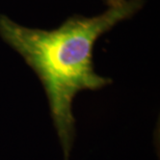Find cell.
<instances>
[{
  "instance_id": "1",
  "label": "cell",
  "mask_w": 160,
  "mask_h": 160,
  "mask_svg": "<svg viewBox=\"0 0 160 160\" xmlns=\"http://www.w3.org/2000/svg\"><path fill=\"white\" fill-rule=\"evenodd\" d=\"M145 4L146 0H121L95 16H70L53 29L25 26L0 12V39L23 58L43 85L65 160L75 138V97L112 83L95 71L96 43L135 17Z\"/></svg>"
},
{
  "instance_id": "2",
  "label": "cell",
  "mask_w": 160,
  "mask_h": 160,
  "mask_svg": "<svg viewBox=\"0 0 160 160\" xmlns=\"http://www.w3.org/2000/svg\"><path fill=\"white\" fill-rule=\"evenodd\" d=\"M101 1L103 2L105 5H109V4H112V3H116L118 1H121V0H101Z\"/></svg>"
}]
</instances>
